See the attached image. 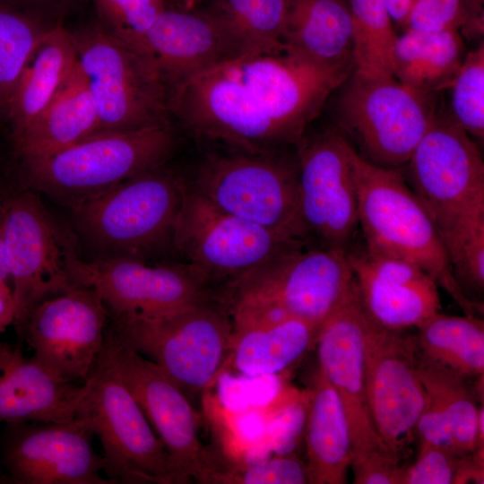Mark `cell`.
Segmentation results:
<instances>
[{
    "label": "cell",
    "mask_w": 484,
    "mask_h": 484,
    "mask_svg": "<svg viewBox=\"0 0 484 484\" xmlns=\"http://www.w3.org/2000/svg\"><path fill=\"white\" fill-rule=\"evenodd\" d=\"M352 71L286 52L239 56L174 89L169 113L198 137L268 153L296 146Z\"/></svg>",
    "instance_id": "6da1fadb"
},
{
    "label": "cell",
    "mask_w": 484,
    "mask_h": 484,
    "mask_svg": "<svg viewBox=\"0 0 484 484\" xmlns=\"http://www.w3.org/2000/svg\"><path fill=\"white\" fill-rule=\"evenodd\" d=\"M186 186L159 166L71 206L74 225L97 253L95 259L146 262L173 249Z\"/></svg>",
    "instance_id": "7a4b0ae2"
},
{
    "label": "cell",
    "mask_w": 484,
    "mask_h": 484,
    "mask_svg": "<svg viewBox=\"0 0 484 484\" xmlns=\"http://www.w3.org/2000/svg\"><path fill=\"white\" fill-rule=\"evenodd\" d=\"M351 161L364 246L414 263L464 315H482L484 307L468 300L458 287L436 225L407 184L402 169L375 166L360 158L353 148Z\"/></svg>",
    "instance_id": "3957f363"
},
{
    "label": "cell",
    "mask_w": 484,
    "mask_h": 484,
    "mask_svg": "<svg viewBox=\"0 0 484 484\" xmlns=\"http://www.w3.org/2000/svg\"><path fill=\"white\" fill-rule=\"evenodd\" d=\"M402 175L439 233L444 247L484 230V164L471 135L441 108Z\"/></svg>",
    "instance_id": "277c9868"
},
{
    "label": "cell",
    "mask_w": 484,
    "mask_h": 484,
    "mask_svg": "<svg viewBox=\"0 0 484 484\" xmlns=\"http://www.w3.org/2000/svg\"><path fill=\"white\" fill-rule=\"evenodd\" d=\"M338 90L334 126L360 158L385 169L406 164L439 108L438 92L393 76L353 70Z\"/></svg>",
    "instance_id": "5b68a950"
},
{
    "label": "cell",
    "mask_w": 484,
    "mask_h": 484,
    "mask_svg": "<svg viewBox=\"0 0 484 484\" xmlns=\"http://www.w3.org/2000/svg\"><path fill=\"white\" fill-rule=\"evenodd\" d=\"M108 326L121 344L158 365L185 393L214 385L233 331L228 305L215 297L158 316L109 315Z\"/></svg>",
    "instance_id": "8992f818"
},
{
    "label": "cell",
    "mask_w": 484,
    "mask_h": 484,
    "mask_svg": "<svg viewBox=\"0 0 484 484\" xmlns=\"http://www.w3.org/2000/svg\"><path fill=\"white\" fill-rule=\"evenodd\" d=\"M177 143L170 122L92 134L23 163L30 186L69 207L137 174L164 165Z\"/></svg>",
    "instance_id": "52a82bcc"
},
{
    "label": "cell",
    "mask_w": 484,
    "mask_h": 484,
    "mask_svg": "<svg viewBox=\"0 0 484 484\" xmlns=\"http://www.w3.org/2000/svg\"><path fill=\"white\" fill-rule=\"evenodd\" d=\"M290 147L264 154L210 155L189 186L216 208L307 246L298 211L297 146L292 152Z\"/></svg>",
    "instance_id": "ba28073f"
},
{
    "label": "cell",
    "mask_w": 484,
    "mask_h": 484,
    "mask_svg": "<svg viewBox=\"0 0 484 484\" xmlns=\"http://www.w3.org/2000/svg\"><path fill=\"white\" fill-rule=\"evenodd\" d=\"M72 34L79 66L98 109V133L169 122V91L146 55L100 24Z\"/></svg>",
    "instance_id": "9c48e42d"
},
{
    "label": "cell",
    "mask_w": 484,
    "mask_h": 484,
    "mask_svg": "<svg viewBox=\"0 0 484 484\" xmlns=\"http://www.w3.org/2000/svg\"><path fill=\"white\" fill-rule=\"evenodd\" d=\"M77 415L91 421L112 483L174 484L169 456L105 348L84 381Z\"/></svg>",
    "instance_id": "30bf717a"
},
{
    "label": "cell",
    "mask_w": 484,
    "mask_h": 484,
    "mask_svg": "<svg viewBox=\"0 0 484 484\" xmlns=\"http://www.w3.org/2000/svg\"><path fill=\"white\" fill-rule=\"evenodd\" d=\"M303 242L227 213L186 184L173 250L206 281L227 289L252 272L297 249Z\"/></svg>",
    "instance_id": "8fae6325"
},
{
    "label": "cell",
    "mask_w": 484,
    "mask_h": 484,
    "mask_svg": "<svg viewBox=\"0 0 484 484\" xmlns=\"http://www.w3.org/2000/svg\"><path fill=\"white\" fill-rule=\"evenodd\" d=\"M351 146L333 125L297 144L298 211L307 247L347 253L358 241Z\"/></svg>",
    "instance_id": "7c38bea8"
},
{
    "label": "cell",
    "mask_w": 484,
    "mask_h": 484,
    "mask_svg": "<svg viewBox=\"0 0 484 484\" xmlns=\"http://www.w3.org/2000/svg\"><path fill=\"white\" fill-rule=\"evenodd\" d=\"M367 400L377 433L400 461L414 439L428 393L418 372L416 333L377 323L363 307Z\"/></svg>",
    "instance_id": "4fadbf2b"
},
{
    "label": "cell",
    "mask_w": 484,
    "mask_h": 484,
    "mask_svg": "<svg viewBox=\"0 0 484 484\" xmlns=\"http://www.w3.org/2000/svg\"><path fill=\"white\" fill-rule=\"evenodd\" d=\"M2 224L19 335L40 302L76 285L68 270V256L74 248L30 191L4 203Z\"/></svg>",
    "instance_id": "5bb4252c"
},
{
    "label": "cell",
    "mask_w": 484,
    "mask_h": 484,
    "mask_svg": "<svg viewBox=\"0 0 484 484\" xmlns=\"http://www.w3.org/2000/svg\"><path fill=\"white\" fill-rule=\"evenodd\" d=\"M105 348L164 445L174 484L203 483L214 467L199 438L198 414L184 391L154 362L121 344L108 327Z\"/></svg>",
    "instance_id": "9a60e30c"
},
{
    "label": "cell",
    "mask_w": 484,
    "mask_h": 484,
    "mask_svg": "<svg viewBox=\"0 0 484 484\" xmlns=\"http://www.w3.org/2000/svg\"><path fill=\"white\" fill-rule=\"evenodd\" d=\"M68 270L76 285L93 290L109 315H162L214 296L188 264L150 265L131 258L82 260L73 250Z\"/></svg>",
    "instance_id": "2e32d148"
},
{
    "label": "cell",
    "mask_w": 484,
    "mask_h": 484,
    "mask_svg": "<svg viewBox=\"0 0 484 484\" xmlns=\"http://www.w3.org/2000/svg\"><path fill=\"white\" fill-rule=\"evenodd\" d=\"M354 283L345 252L305 246L243 277L224 296L273 304L319 328Z\"/></svg>",
    "instance_id": "e0dca14e"
},
{
    "label": "cell",
    "mask_w": 484,
    "mask_h": 484,
    "mask_svg": "<svg viewBox=\"0 0 484 484\" xmlns=\"http://www.w3.org/2000/svg\"><path fill=\"white\" fill-rule=\"evenodd\" d=\"M108 321L109 313L98 294L75 285L40 302L19 337L43 367L66 381L83 383L103 350Z\"/></svg>",
    "instance_id": "ac0fdd59"
},
{
    "label": "cell",
    "mask_w": 484,
    "mask_h": 484,
    "mask_svg": "<svg viewBox=\"0 0 484 484\" xmlns=\"http://www.w3.org/2000/svg\"><path fill=\"white\" fill-rule=\"evenodd\" d=\"M88 418L64 422L7 423L2 462L16 484H112L92 446Z\"/></svg>",
    "instance_id": "d6986e66"
},
{
    "label": "cell",
    "mask_w": 484,
    "mask_h": 484,
    "mask_svg": "<svg viewBox=\"0 0 484 484\" xmlns=\"http://www.w3.org/2000/svg\"><path fill=\"white\" fill-rule=\"evenodd\" d=\"M362 313L355 282L341 304L319 326L315 344L318 368L335 390L347 419L351 460L373 451L392 454L376 429L367 400Z\"/></svg>",
    "instance_id": "ffe728a7"
},
{
    "label": "cell",
    "mask_w": 484,
    "mask_h": 484,
    "mask_svg": "<svg viewBox=\"0 0 484 484\" xmlns=\"http://www.w3.org/2000/svg\"><path fill=\"white\" fill-rule=\"evenodd\" d=\"M346 255L362 305L380 324L409 329L441 312L439 287L414 263L359 241Z\"/></svg>",
    "instance_id": "44dd1931"
},
{
    "label": "cell",
    "mask_w": 484,
    "mask_h": 484,
    "mask_svg": "<svg viewBox=\"0 0 484 484\" xmlns=\"http://www.w3.org/2000/svg\"><path fill=\"white\" fill-rule=\"evenodd\" d=\"M142 53L153 63L169 95L197 73L240 56L203 10H163L145 34Z\"/></svg>",
    "instance_id": "7402d4cb"
},
{
    "label": "cell",
    "mask_w": 484,
    "mask_h": 484,
    "mask_svg": "<svg viewBox=\"0 0 484 484\" xmlns=\"http://www.w3.org/2000/svg\"><path fill=\"white\" fill-rule=\"evenodd\" d=\"M85 390L84 382L66 381L0 341V423L71 420Z\"/></svg>",
    "instance_id": "603a6c76"
},
{
    "label": "cell",
    "mask_w": 484,
    "mask_h": 484,
    "mask_svg": "<svg viewBox=\"0 0 484 484\" xmlns=\"http://www.w3.org/2000/svg\"><path fill=\"white\" fill-rule=\"evenodd\" d=\"M98 109L77 63L51 100L13 143L22 162L50 156L98 133Z\"/></svg>",
    "instance_id": "cb8c5ba5"
},
{
    "label": "cell",
    "mask_w": 484,
    "mask_h": 484,
    "mask_svg": "<svg viewBox=\"0 0 484 484\" xmlns=\"http://www.w3.org/2000/svg\"><path fill=\"white\" fill-rule=\"evenodd\" d=\"M285 52L321 66L352 68V23L345 0H289Z\"/></svg>",
    "instance_id": "d4e9b609"
},
{
    "label": "cell",
    "mask_w": 484,
    "mask_h": 484,
    "mask_svg": "<svg viewBox=\"0 0 484 484\" xmlns=\"http://www.w3.org/2000/svg\"><path fill=\"white\" fill-rule=\"evenodd\" d=\"M304 438L310 484H344L352 458L347 419L341 401L317 368L309 389Z\"/></svg>",
    "instance_id": "484cf974"
},
{
    "label": "cell",
    "mask_w": 484,
    "mask_h": 484,
    "mask_svg": "<svg viewBox=\"0 0 484 484\" xmlns=\"http://www.w3.org/2000/svg\"><path fill=\"white\" fill-rule=\"evenodd\" d=\"M78 63L71 32L47 29L29 57L5 114L17 138L40 114Z\"/></svg>",
    "instance_id": "4316f807"
},
{
    "label": "cell",
    "mask_w": 484,
    "mask_h": 484,
    "mask_svg": "<svg viewBox=\"0 0 484 484\" xmlns=\"http://www.w3.org/2000/svg\"><path fill=\"white\" fill-rule=\"evenodd\" d=\"M318 327L294 316L269 324L233 329L229 361L247 376L277 375L315 344ZM226 365V364H225Z\"/></svg>",
    "instance_id": "83f0119b"
},
{
    "label": "cell",
    "mask_w": 484,
    "mask_h": 484,
    "mask_svg": "<svg viewBox=\"0 0 484 484\" xmlns=\"http://www.w3.org/2000/svg\"><path fill=\"white\" fill-rule=\"evenodd\" d=\"M464 56L459 31L406 30L393 47V75L409 87L439 92L449 88Z\"/></svg>",
    "instance_id": "f1b7e54d"
},
{
    "label": "cell",
    "mask_w": 484,
    "mask_h": 484,
    "mask_svg": "<svg viewBox=\"0 0 484 484\" xmlns=\"http://www.w3.org/2000/svg\"><path fill=\"white\" fill-rule=\"evenodd\" d=\"M414 328L421 357L464 377L484 375V322L479 315L438 312Z\"/></svg>",
    "instance_id": "f546056e"
},
{
    "label": "cell",
    "mask_w": 484,
    "mask_h": 484,
    "mask_svg": "<svg viewBox=\"0 0 484 484\" xmlns=\"http://www.w3.org/2000/svg\"><path fill=\"white\" fill-rule=\"evenodd\" d=\"M288 6L289 0H211L203 11L246 56L285 52Z\"/></svg>",
    "instance_id": "4dcf8cb0"
},
{
    "label": "cell",
    "mask_w": 484,
    "mask_h": 484,
    "mask_svg": "<svg viewBox=\"0 0 484 484\" xmlns=\"http://www.w3.org/2000/svg\"><path fill=\"white\" fill-rule=\"evenodd\" d=\"M418 372L425 390L442 403L451 420L454 449L462 456L475 449L478 409L483 402V376L464 377L419 353Z\"/></svg>",
    "instance_id": "1f68e13d"
},
{
    "label": "cell",
    "mask_w": 484,
    "mask_h": 484,
    "mask_svg": "<svg viewBox=\"0 0 484 484\" xmlns=\"http://www.w3.org/2000/svg\"><path fill=\"white\" fill-rule=\"evenodd\" d=\"M353 39L354 71L393 75L392 56L397 35L385 0H348Z\"/></svg>",
    "instance_id": "d6a6232c"
},
{
    "label": "cell",
    "mask_w": 484,
    "mask_h": 484,
    "mask_svg": "<svg viewBox=\"0 0 484 484\" xmlns=\"http://www.w3.org/2000/svg\"><path fill=\"white\" fill-rule=\"evenodd\" d=\"M45 30L35 18L0 2V112L5 113L21 73Z\"/></svg>",
    "instance_id": "836d02e7"
},
{
    "label": "cell",
    "mask_w": 484,
    "mask_h": 484,
    "mask_svg": "<svg viewBox=\"0 0 484 484\" xmlns=\"http://www.w3.org/2000/svg\"><path fill=\"white\" fill-rule=\"evenodd\" d=\"M448 117L470 135L484 138V45L465 54L448 88Z\"/></svg>",
    "instance_id": "e575fe53"
},
{
    "label": "cell",
    "mask_w": 484,
    "mask_h": 484,
    "mask_svg": "<svg viewBox=\"0 0 484 484\" xmlns=\"http://www.w3.org/2000/svg\"><path fill=\"white\" fill-rule=\"evenodd\" d=\"M100 25L142 52L145 34L165 10L162 0H91Z\"/></svg>",
    "instance_id": "d590c367"
},
{
    "label": "cell",
    "mask_w": 484,
    "mask_h": 484,
    "mask_svg": "<svg viewBox=\"0 0 484 484\" xmlns=\"http://www.w3.org/2000/svg\"><path fill=\"white\" fill-rule=\"evenodd\" d=\"M206 484H310L305 461L296 453L229 469H213Z\"/></svg>",
    "instance_id": "8d00e7d4"
},
{
    "label": "cell",
    "mask_w": 484,
    "mask_h": 484,
    "mask_svg": "<svg viewBox=\"0 0 484 484\" xmlns=\"http://www.w3.org/2000/svg\"><path fill=\"white\" fill-rule=\"evenodd\" d=\"M309 389L286 403L268 423V437L275 454L295 453L304 437L309 407Z\"/></svg>",
    "instance_id": "74e56055"
},
{
    "label": "cell",
    "mask_w": 484,
    "mask_h": 484,
    "mask_svg": "<svg viewBox=\"0 0 484 484\" xmlns=\"http://www.w3.org/2000/svg\"><path fill=\"white\" fill-rule=\"evenodd\" d=\"M462 457L450 448L419 445L416 461L404 468L402 484H453Z\"/></svg>",
    "instance_id": "f35d334b"
},
{
    "label": "cell",
    "mask_w": 484,
    "mask_h": 484,
    "mask_svg": "<svg viewBox=\"0 0 484 484\" xmlns=\"http://www.w3.org/2000/svg\"><path fill=\"white\" fill-rule=\"evenodd\" d=\"M463 22L462 0H417L411 11L406 30L459 31Z\"/></svg>",
    "instance_id": "ab89813d"
},
{
    "label": "cell",
    "mask_w": 484,
    "mask_h": 484,
    "mask_svg": "<svg viewBox=\"0 0 484 484\" xmlns=\"http://www.w3.org/2000/svg\"><path fill=\"white\" fill-rule=\"evenodd\" d=\"M355 484H402L405 466L392 454L373 451L351 460Z\"/></svg>",
    "instance_id": "60d3db41"
},
{
    "label": "cell",
    "mask_w": 484,
    "mask_h": 484,
    "mask_svg": "<svg viewBox=\"0 0 484 484\" xmlns=\"http://www.w3.org/2000/svg\"><path fill=\"white\" fill-rule=\"evenodd\" d=\"M427 393L425 407L415 427V436L419 437V445L443 446L456 453L449 416L439 400L433 394L428 392Z\"/></svg>",
    "instance_id": "b9f144b4"
},
{
    "label": "cell",
    "mask_w": 484,
    "mask_h": 484,
    "mask_svg": "<svg viewBox=\"0 0 484 484\" xmlns=\"http://www.w3.org/2000/svg\"><path fill=\"white\" fill-rule=\"evenodd\" d=\"M72 0H0L33 18L60 13Z\"/></svg>",
    "instance_id": "7bdbcfd3"
},
{
    "label": "cell",
    "mask_w": 484,
    "mask_h": 484,
    "mask_svg": "<svg viewBox=\"0 0 484 484\" xmlns=\"http://www.w3.org/2000/svg\"><path fill=\"white\" fill-rule=\"evenodd\" d=\"M15 304L8 282L0 280V333L14 323Z\"/></svg>",
    "instance_id": "ee69618b"
},
{
    "label": "cell",
    "mask_w": 484,
    "mask_h": 484,
    "mask_svg": "<svg viewBox=\"0 0 484 484\" xmlns=\"http://www.w3.org/2000/svg\"><path fill=\"white\" fill-rule=\"evenodd\" d=\"M389 14L400 26L406 28L411 11L417 0H385Z\"/></svg>",
    "instance_id": "f6af8a7d"
},
{
    "label": "cell",
    "mask_w": 484,
    "mask_h": 484,
    "mask_svg": "<svg viewBox=\"0 0 484 484\" xmlns=\"http://www.w3.org/2000/svg\"><path fill=\"white\" fill-rule=\"evenodd\" d=\"M0 280L6 282H9V280H11L6 264L2 218L0 220Z\"/></svg>",
    "instance_id": "bcb514c9"
},
{
    "label": "cell",
    "mask_w": 484,
    "mask_h": 484,
    "mask_svg": "<svg viewBox=\"0 0 484 484\" xmlns=\"http://www.w3.org/2000/svg\"><path fill=\"white\" fill-rule=\"evenodd\" d=\"M184 4L185 10H192L197 4L203 0H180Z\"/></svg>",
    "instance_id": "7dc6e473"
},
{
    "label": "cell",
    "mask_w": 484,
    "mask_h": 484,
    "mask_svg": "<svg viewBox=\"0 0 484 484\" xmlns=\"http://www.w3.org/2000/svg\"><path fill=\"white\" fill-rule=\"evenodd\" d=\"M13 483L12 479L0 471V484Z\"/></svg>",
    "instance_id": "c3c4849f"
},
{
    "label": "cell",
    "mask_w": 484,
    "mask_h": 484,
    "mask_svg": "<svg viewBox=\"0 0 484 484\" xmlns=\"http://www.w3.org/2000/svg\"><path fill=\"white\" fill-rule=\"evenodd\" d=\"M3 206H4V204L0 205V220H1L2 215H3Z\"/></svg>",
    "instance_id": "681fc988"
},
{
    "label": "cell",
    "mask_w": 484,
    "mask_h": 484,
    "mask_svg": "<svg viewBox=\"0 0 484 484\" xmlns=\"http://www.w3.org/2000/svg\"><path fill=\"white\" fill-rule=\"evenodd\" d=\"M162 1L164 2L165 0H162Z\"/></svg>",
    "instance_id": "f907efd6"
}]
</instances>
